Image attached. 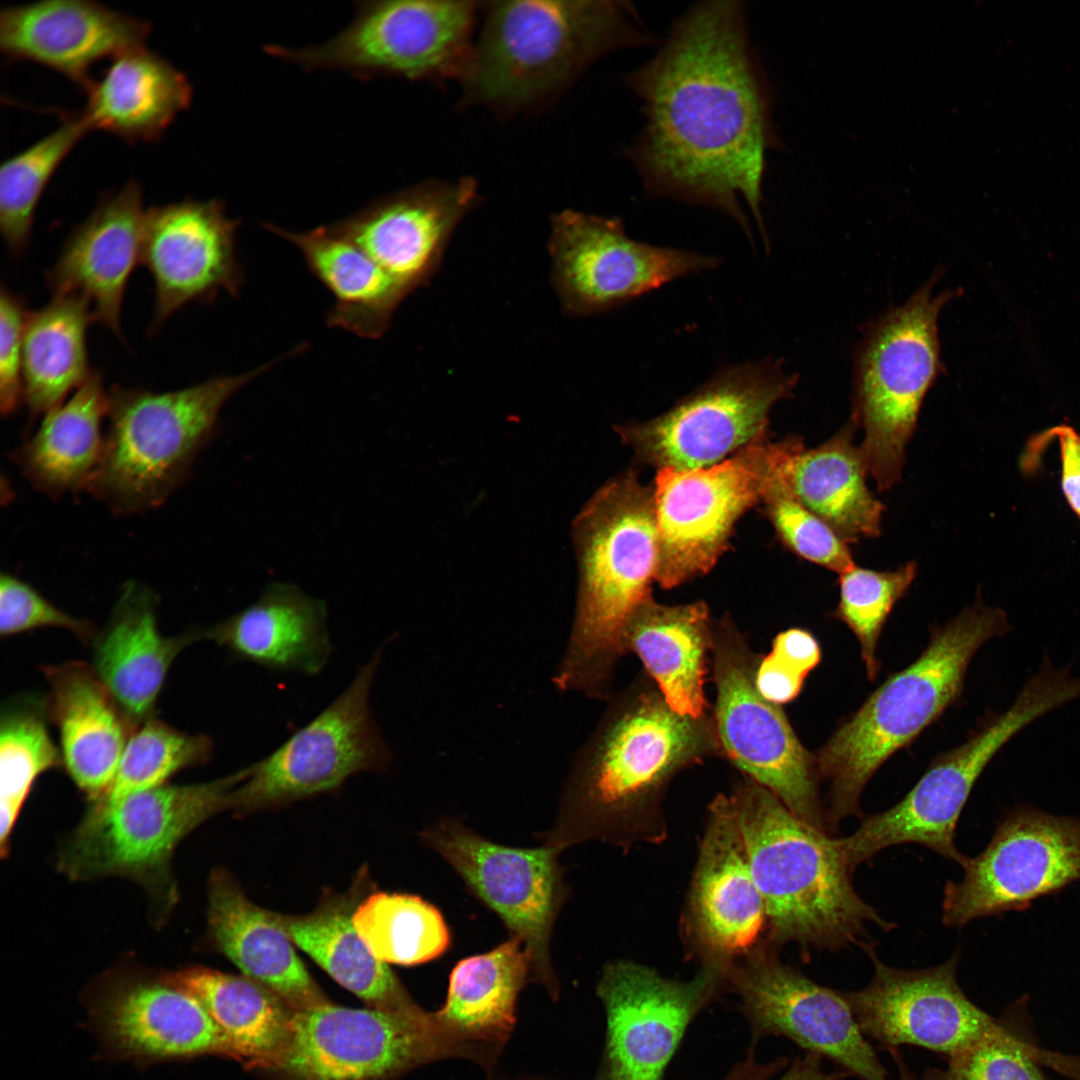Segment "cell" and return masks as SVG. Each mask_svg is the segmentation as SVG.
<instances>
[{
    "mask_svg": "<svg viewBox=\"0 0 1080 1080\" xmlns=\"http://www.w3.org/2000/svg\"><path fill=\"white\" fill-rule=\"evenodd\" d=\"M645 122L627 150L649 194L716 208L765 241L766 154L779 145L773 99L741 1H706L672 25L662 48L626 77Z\"/></svg>",
    "mask_w": 1080,
    "mask_h": 1080,
    "instance_id": "6da1fadb",
    "label": "cell"
},
{
    "mask_svg": "<svg viewBox=\"0 0 1080 1080\" xmlns=\"http://www.w3.org/2000/svg\"><path fill=\"white\" fill-rule=\"evenodd\" d=\"M719 755L711 712H676L641 675L610 703L580 752L545 844L561 851L586 840L622 847L662 840L661 802L672 779Z\"/></svg>",
    "mask_w": 1080,
    "mask_h": 1080,
    "instance_id": "7a4b0ae2",
    "label": "cell"
},
{
    "mask_svg": "<svg viewBox=\"0 0 1080 1080\" xmlns=\"http://www.w3.org/2000/svg\"><path fill=\"white\" fill-rule=\"evenodd\" d=\"M754 880L764 901L771 942L810 949H862L869 928L895 924L865 902L840 838L803 821L771 791L744 776L729 794Z\"/></svg>",
    "mask_w": 1080,
    "mask_h": 1080,
    "instance_id": "3957f363",
    "label": "cell"
},
{
    "mask_svg": "<svg viewBox=\"0 0 1080 1080\" xmlns=\"http://www.w3.org/2000/svg\"><path fill=\"white\" fill-rule=\"evenodd\" d=\"M461 80L463 106L498 113L534 109L615 50L652 43L626 1H496Z\"/></svg>",
    "mask_w": 1080,
    "mask_h": 1080,
    "instance_id": "277c9868",
    "label": "cell"
},
{
    "mask_svg": "<svg viewBox=\"0 0 1080 1080\" xmlns=\"http://www.w3.org/2000/svg\"><path fill=\"white\" fill-rule=\"evenodd\" d=\"M579 590L573 628L555 682L561 690L605 698L624 655V634L651 597L659 566L653 486L635 471L603 485L574 521Z\"/></svg>",
    "mask_w": 1080,
    "mask_h": 1080,
    "instance_id": "5b68a950",
    "label": "cell"
},
{
    "mask_svg": "<svg viewBox=\"0 0 1080 1080\" xmlns=\"http://www.w3.org/2000/svg\"><path fill=\"white\" fill-rule=\"evenodd\" d=\"M1010 629L1005 611L978 599L935 627L921 655L891 674L839 724L815 754L819 776L829 783L825 819L830 834L844 819L860 815V796L878 768L959 699L980 647Z\"/></svg>",
    "mask_w": 1080,
    "mask_h": 1080,
    "instance_id": "8992f818",
    "label": "cell"
},
{
    "mask_svg": "<svg viewBox=\"0 0 1080 1080\" xmlns=\"http://www.w3.org/2000/svg\"><path fill=\"white\" fill-rule=\"evenodd\" d=\"M278 361L174 391L111 386L103 454L88 491L118 515L165 503L219 433L224 405Z\"/></svg>",
    "mask_w": 1080,
    "mask_h": 1080,
    "instance_id": "52a82bcc",
    "label": "cell"
},
{
    "mask_svg": "<svg viewBox=\"0 0 1080 1080\" xmlns=\"http://www.w3.org/2000/svg\"><path fill=\"white\" fill-rule=\"evenodd\" d=\"M941 274L935 271L905 303L873 320L857 347L851 418L864 430L859 447L879 491L901 480L922 403L945 370L938 319L959 291L935 294Z\"/></svg>",
    "mask_w": 1080,
    "mask_h": 1080,
    "instance_id": "ba28073f",
    "label": "cell"
},
{
    "mask_svg": "<svg viewBox=\"0 0 1080 1080\" xmlns=\"http://www.w3.org/2000/svg\"><path fill=\"white\" fill-rule=\"evenodd\" d=\"M1080 697V679L1054 669L1044 657L1012 705L993 715L965 743L940 755L891 808L863 818L851 835L840 838L853 870L881 850L916 843L962 865L955 829L977 779L995 754L1019 731L1044 714Z\"/></svg>",
    "mask_w": 1080,
    "mask_h": 1080,
    "instance_id": "9c48e42d",
    "label": "cell"
},
{
    "mask_svg": "<svg viewBox=\"0 0 1080 1080\" xmlns=\"http://www.w3.org/2000/svg\"><path fill=\"white\" fill-rule=\"evenodd\" d=\"M479 5L474 1H361L352 22L329 40L301 49L270 45L265 50L307 71L461 81L473 53Z\"/></svg>",
    "mask_w": 1080,
    "mask_h": 1080,
    "instance_id": "30bf717a",
    "label": "cell"
},
{
    "mask_svg": "<svg viewBox=\"0 0 1080 1080\" xmlns=\"http://www.w3.org/2000/svg\"><path fill=\"white\" fill-rule=\"evenodd\" d=\"M249 766L189 785H162L108 806H91L60 855L74 880L122 875L170 896L169 864L178 843L211 816L234 810Z\"/></svg>",
    "mask_w": 1080,
    "mask_h": 1080,
    "instance_id": "8fae6325",
    "label": "cell"
},
{
    "mask_svg": "<svg viewBox=\"0 0 1080 1080\" xmlns=\"http://www.w3.org/2000/svg\"><path fill=\"white\" fill-rule=\"evenodd\" d=\"M711 656L716 686L711 715L722 756L797 817L829 833L815 754L800 742L782 708L758 691L761 656L728 616L713 622Z\"/></svg>",
    "mask_w": 1080,
    "mask_h": 1080,
    "instance_id": "7c38bea8",
    "label": "cell"
},
{
    "mask_svg": "<svg viewBox=\"0 0 1080 1080\" xmlns=\"http://www.w3.org/2000/svg\"><path fill=\"white\" fill-rule=\"evenodd\" d=\"M797 437L758 440L729 458L693 470H657L653 490L659 535L656 576L674 588L710 571L737 520L762 502Z\"/></svg>",
    "mask_w": 1080,
    "mask_h": 1080,
    "instance_id": "4fadbf2b",
    "label": "cell"
},
{
    "mask_svg": "<svg viewBox=\"0 0 1080 1080\" xmlns=\"http://www.w3.org/2000/svg\"><path fill=\"white\" fill-rule=\"evenodd\" d=\"M797 381L781 360L730 366L662 415L615 431L641 463L657 470L709 467L769 437L770 411L792 395Z\"/></svg>",
    "mask_w": 1080,
    "mask_h": 1080,
    "instance_id": "5bb4252c",
    "label": "cell"
},
{
    "mask_svg": "<svg viewBox=\"0 0 1080 1080\" xmlns=\"http://www.w3.org/2000/svg\"><path fill=\"white\" fill-rule=\"evenodd\" d=\"M433 1014L349 1008L331 1003L295 1010L286 1041L261 1071L278 1080H395L448 1056Z\"/></svg>",
    "mask_w": 1080,
    "mask_h": 1080,
    "instance_id": "9a60e30c",
    "label": "cell"
},
{
    "mask_svg": "<svg viewBox=\"0 0 1080 1080\" xmlns=\"http://www.w3.org/2000/svg\"><path fill=\"white\" fill-rule=\"evenodd\" d=\"M381 650L358 668L345 690L277 749L249 765L234 810L250 812L333 791L359 772L389 767L391 752L370 710Z\"/></svg>",
    "mask_w": 1080,
    "mask_h": 1080,
    "instance_id": "2e32d148",
    "label": "cell"
},
{
    "mask_svg": "<svg viewBox=\"0 0 1080 1080\" xmlns=\"http://www.w3.org/2000/svg\"><path fill=\"white\" fill-rule=\"evenodd\" d=\"M961 866L962 880L944 888V925L962 928L980 917L1024 910L1080 880V818L1013 809L985 850Z\"/></svg>",
    "mask_w": 1080,
    "mask_h": 1080,
    "instance_id": "e0dca14e",
    "label": "cell"
},
{
    "mask_svg": "<svg viewBox=\"0 0 1080 1080\" xmlns=\"http://www.w3.org/2000/svg\"><path fill=\"white\" fill-rule=\"evenodd\" d=\"M548 251L555 291L570 316L609 310L719 264L716 257L635 241L617 218L573 210L552 216Z\"/></svg>",
    "mask_w": 1080,
    "mask_h": 1080,
    "instance_id": "ac0fdd59",
    "label": "cell"
},
{
    "mask_svg": "<svg viewBox=\"0 0 1080 1080\" xmlns=\"http://www.w3.org/2000/svg\"><path fill=\"white\" fill-rule=\"evenodd\" d=\"M82 1003L103 1060L145 1068L203 1056L232 1059L204 1005L165 974L107 975L85 991Z\"/></svg>",
    "mask_w": 1080,
    "mask_h": 1080,
    "instance_id": "d6986e66",
    "label": "cell"
},
{
    "mask_svg": "<svg viewBox=\"0 0 1080 1080\" xmlns=\"http://www.w3.org/2000/svg\"><path fill=\"white\" fill-rule=\"evenodd\" d=\"M422 838L522 941L533 976L553 986L550 941L565 897L560 850L494 843L456 820L431 826Z\"/></svg>",
    "mask_w": 1080,
    "mask_h": 1080,
    "instance_id": "ffe728a7",
    "label": "cell"
},
{
    "mask_svg": "<svg viewBox=\"0 0 1080 1080\" xmlns=\"http://www.w3.org/2000/svg\"><path fill=\"white\" fill-rule=\"evenodd\" d=\"M742 958L728 966L725 982L739 996L754 1041L785 1036L861 1080H889L841 991L815 983L765 950Z\"/></svg>",
    "mask_w": 1080,
    "mask_h": 1080,
    "instance_id": "44dd1931",
    "label": "cell"
},
{
    "mask_svg": "<svg viewBox=\"0 0 1080 1080\" xmlns=\"http://www.w3.org/2000/svg\"><path fill=\"white\" fill-rule=\"evenodd\" d=\"M727 966L703 962L676 981L631 962L609 964L598 984L607 1016L605 1080H660L690 1021L725 983Z\"/></svg>",
    "mask_w": 1080,
    "mask_h": 1080,
    "instance_id": "7402d4cb",
    "label": "cell"
},
{
    "mask_svg": "<svg viewBox=\"0 0 1080 1080\" xmlns=\"http://www.w3.org/2000/svg\"><path fill=\"white\" fill-rule=\"evenodd\" d=\"M863 950L874 967L870 983L841 993L865 1036L887 1048L909 1044L950 1058L1005 1030L960 988L958 952L941 965L910 970L883 963L872 943Z\"/></svg>",
    "mask_w": 1080,
    "mask_h": 1080,
    "instance_id": "603a6c76",
    "label": "cell"
},
{
    "mask_svg": "<svg viewBox=\"0 0 1080 1080\" xmlns=\"http://www.w3.org/2000/svg\"><path fill=\"white\" fill-rule=\"evenodd\" d=\"M238 227L217 199H183L146 210L141 264L154 285L150 333L192 302H210L221 292L238 296L244 281Z\"/></svg>",
    "mask_w": 1080,
    "mask_h": 1080,
    "instance_id": "cb8c5ba5",
    "label": "cell"
},
{
    "mask_svg": "<svg viewBox=\"0 0 1080 1080\" xmlns=\"http://www.w3.org/2000/svg\"><path fill=\"white\" fill-rule=\"evenodd\" d=\"M478 201L472 177L429 180L385 195L331 225L407 297L437 271L456 226Z\"/></svg>",
    "mask_w": 1080,
    "mask_h": 1080,
    "instance_id": "d4e9b609",
    "label": "cell"
},
{
    "mask_svg": "<svg viewBox=\"0 0 1080 1080\" xmlns=\"http://www.w3.org/2000/svg\"><path fill=\"white\" fill-rule=\"evenodd\" d=\"M689 927L703 962L727 966L754 950L766 928L764 901L729 795L718 794L708 807L690 892Z\"/></svg>",
    "mask_w": 1080,
    "mask_h": 1080,
    "instance_id": "484cf974",
    "label": "cell"
},
{
    "mask_svg": "<svg viewBox=\"0 0 1080 1080\" xmlns=\"http://www.w3.org/2000/svg\"><path fill=\"white\" fill-rule=\"evenodd\" d=\"M135 179L104 193L88 217L73 227L56 262L45 273L55 296H71L89 308L93 322L123 340L125 290L141 263L146 210Z\"/></svg>",
    "mask_w": 1080,
    "mask_h": 1080,
    "instance_id": "4316f807",
    "label": "cell"
},
{
    "mask_svg": "<svg viewBox=\"0 0 1080 1080\" xmlns=\"http://www.w3.org/2000/svg\"><path fill=\"white\" fill-rule=\"evenodd\" d=\"M151 22L91 0H39L2 7L0 49L10 60L49 67L85 92L98 60L144 46Z\"/></svg>",
    "mask_w": 1080,
    "mask_h": 1080,
    "instance_id": "83f0119b",
    "label": "cell"
},
{
    "mask_svg": "<svg viewBox=\"0 0 1080 1080\" xmlns=\"http://www.w3.org/2000/svg\"><path fill=\"white\" fill-rule=\"evenodd\" d=\"M49 685L47 718L57 727L66 771L90 800L109 787L137 729L92 665L79 661L41 667Z\"/></svg>",
    "mask_w": 1080,
    "mask_h": 1080,
    "instance_id": "f1b7e54d",
    "label": "cell"
},
{
    "mask_svg": "<svg viewBox=\"0 0 1080 1080\" xmlns=\"http://www.w3.org/2000/svg\"><path fill=\"white\" fill-rule=\"evenodd\" d=\"M324 601L299 587L275 582L260 597L216 625L200 631L238 660L273 671L319 674L333 650Z\"/></svg>",
    "mask_w": 1080,
    "mask_h": 1080,
    "instance_id": "f546056e",
    "label": "cell"
},
{
    "mask_svg": "<svg viewBox=\"0 0 1080 1080\" xmlns=\"http://www.w3.org/2000/svg\"><path fill=\"white\" fill-rule=\"evenodd\" d=\"M158 597L146 585L126 583L110 620L94 639L93 669L136 723L152 717L176 656L201 639L200 631L164 637L157 626Z\"/></svg>",
    "mask_w": 1080,
    "mask_h": 1080,
    "instance_id": "4dcf8cb0",
    "label": "cell"
},
{
    "mask_svg": "<svg viewBox=\"0 0 1080 1080\" xmlns=\"http://www.w3.org/2000/svg\"><path fill=\"white\" fill-rule=\"evenodd\" d=\"M208 923L217 947L244 976L293 1009L328 1001L296 953L279 915L250 901L224 870H216L209 880Z\"/></svg>",
    "mask_w": 1080,
    "mask_h": 1080,
    "instance_id": "1f68e13d",
    "label": "cell"
},
{
    "mask_svg": "<svg viewBox=\"0 0 1080 1080\" xmlns=\"http://www.w3.org/2000/svg\"><path fill=\"white\" fill-rule=\"evenodd\" d=\"M712 644L713 622L702 601L664 605L651 596L624 634L625 652L641 660L669 706L694 718L710 713L704 684Z\"/></svg>",
    "mask_w": 1080,
    "mask_h": 1080,
    "instance_id": "d6a6232c",
    "label": "cell"
},
{
    "mask_svg": "<svg viewBox=\"0 0 1080 1080\" xmlns=\"http://www.w3.org/2000/svg\"><path fill=\"white\" fill-rule=\"evenodd\" d=\"M530 975L531 958L515 936L458 962L449 977L446 1001L433 1014L450 1055L502 1046L515 1023L518 994Z\"/></svg>",
    "mask_w": 1080,
    "mask_h": 1080,
    "instance_id": "836d02e7",
    "label": "cell"
},
{
    "mask_svg": "<svg viewBox=\"0 0 1080 1080\" xmlns=\"http://www.w3.org/2000/svg\"><path fill=\"white\" fill-rule=\"evenodd\" d=\"M111 60L86 91L81 113L90 130L107 131L130 143L158 140L190 106L189 79L145 45Z\"/></svg>",
    "mask_w": 1080,
    "mask_h": 1080,
    "instance_id": "e575fe53",
    "label": "cell"
},
{
    "mask_svg": "<svg viewBox=\"0 0 1080 1080\" xmlns=\"http://www.w3.org/2000/svg\"><path fill=\"white\" fill-rule=\"evenodd\" d=\"M108 408L103 373L93 369L70 399L43 415L37 431L10 453L11 461L51 498L88 491L103 454Z\"/></svg>",
    "mask_w": 1080,
    "mask_h": 1080,
    "instance_id": "d590c367",
    "label": "cell"
},
{
    "mask_svg": "<svg viewBox=\"0 0 1080 1080\" xmlns=\"http://www.w3.org/2000/svg\"><path fill=\"white\" fill-rule=\"evenodd\" d=\"M858 428L850 417L830 439L806 449L799 438L783 464L796 498L848 545L881 534L883 503L866 484L868 475L853 443Z\"/></svg>",
    "mask_w": 1080,
    "mask_h": 1080,
    "instance_id": "8d00e7d4",
    "label": "cell"
},
{
    "mask_svg": "<svg viewBox=\"0 0 1080 1080\" xmlns=\"http://www.w3.org/2000/svg\"><path fill=\"white\" fill-rule=\"evenodd\" d=\"M264 226L297 247L310 272L333 295L326 317L329 327L367 339L385 333L406 296L360 247L331 224L304 232Z\"/></svg>",
    "mask_w": 1080,
    "mask_h": 1080,
    "instance_id": "74e56055",
    "label": "cell"
},
{
    "mask_svg": "<svg viewBox=\"0 0 1080 1080\" xmlns=\"http://www.w3.org/2000/svg\"><path fill=\"white\" fill-rule=\"evenodd\" d=\"M165 975L204 1005L232 1059L262 1070L283 1047L295 1009L265 986L246 976L200 966Z\"/></svg>",
    "mask_w": 1080,
    "mask_h": 1080,
    "instance_id": "f35d334b",
    "label": "cell"
},
{
    "mask_svg": "<svg viewBox=\"0 0 1080 1080\" xmlns=\"http://www.w3.org/2000/svg\"><path fill=\"white\" fill-rule=\"evenodd\" d=\"M353 904L351 896L337 897L309 914L278 915L294 944L368 1007L401 1010L416 1005L355 929Z\"/></svg>",
    "mask_w": 1080,
    "mask_h": 1080,
    "instance_id": "ab89813d",
    "label": "cell"
},
{
    "mask_svg": "<svg viewBox=\"0 0 1080 1080\" xmlns=\"http://www.w3.org/2000/svg\"><path fill=\"white\" fill-rule=\"evenodd\" d=\"M93 318L76 297L55 296L26 322L23 348L24 404L30 423L62 404L91 371L87 330Z\"/></svg>",
    "mask_w": 1080,
    "mask_h": 1080,
    "instance_id": "60d3db41",
    "label": "cell"
},
{
    "mask_svg": "<svg viewBox=\"0 0 1080 1080\" xmlns=\"http://www.w3.org/2000/svg\"><path fill=\"white\" fill-rule=\"evenodd\" d=\"M90 130L81 112L65 114L49 134L0 167V229L9 253L23 255L41 196L56 169Z\"/></svg>",
    "mask_w": 1080,
    "mask_h": 1080,
    "instance_id": "b9f144b4",
    "label": "cell"
},
{
    "mask_svg": "<svg viewBox=\"0 0 1080 1080\" xmlns=\"http://www.w3.org/2000/svg\"><path fill=\"white\" fill-rule=\"evenodd\" d=\"M352 923L373 955L387 964L425 963L449 945L441 913L414 895L371 894L355 907Z\"/></svg>",
    "mask_w": 1080,
    "mask_h": 1080,
    "instance_id": "7bdbcfd3",
    "label": "cell"
},
{
    "mask_svg": "<svg viewBox=\"0 0 1080 1080\" xmlns=\"http://www.w3.org/2000/svg\"><path fill=\"white\" fill-rule=\"evenodd\" d=\"M44 701L22 696L5 704L0 717V848L8 841L20 810L35 780L59 767L61 752L46 725Z\"/></svg>",
    "mask_w": 1080,
    "mask_h": 1080,
    "instance_id": "ee69618b",
    "label": "cell"
},
{
    "mask_svg": "<svg viewBox=\"0 0 1080 1080\" xmlns=\"http://www.w3.org/2000/svg\"><path fill=\"white\" fill-rule=\"evenodd\" d=\"M212 752L208 736L191 735L151 717L128 740L112 782L92 806H108L162 786L180 770L207 763Z\"/></svg>",
    "mask_w": 1080,
    "mask_h": 1080,
    "instance_id": "f6af8a7d",
    "label": "cell"
},
{
    "mask_svg": "<svg viewBox=\"0 0 1080 1080\" xmlns=\"http://www.w3.org/2000/svg\"><path fill=\"white\" fill-rule=\"evenodd\" d=\"M916 574L915 561L885 571L854 565L839 574V601L831 617L843 622L859 641L861 658L871 681L881 668L876 649L883 627Z\"/></svg>",
    "mask_w": 1080,
    "mask_h": 1080,
    "instance_id": "bcb514c9",
    "label": "cell"
},
{
    "mask_svg": "<svg viewBox=\"0 0 1080 1080\" xmlns=\"http://www.w3.org/2000/svg\"><path fill=\"white\" fill-rule=\"evenodd\" d=\"M783 464L762 500L778 537L806 561L838 574L850 569L855 563L848 544L796 498L784 477Z\"/></svg>",
    "mask_w": 1080,
    "mask_h": 1080,
    "instance_id": "7dc6e473",
    "label": "cell"
},
{
    "mask_svg": "<svg viewBox=\"0 0 1080 1080\" xmlns=\"http://www.w3.org/2000/svg\"><path fill=\"white\" fill-rule=\"evenodd\" d=\"M1035 1060L1070 1072L1072 1064L1015 1037L1008 1030L989 1035L949 1058L937 1080H1044Z\"/></svg>",
    "mask_w": 1080,
    "mask_h": 1080,
    "instance_id": "c3c4849f",
    "label": "cell"
},
{
    "mask_svg": "<svg viewBox=\"0 0 1080 1080\" xmlns=\"http://www.w3.org/2000/svg\"><path fill=\"white\" fill-rule=\"evenodd\" d=\"M69 630L83 643H90L94 626L51 604L31 585L9 573L0 577V634L8 637L37 628Z\"/></svg>",
    "mask_w": 1080,
    "mask_h": 1080,
    "instance_id": "681fc988",
    "label": "cell"
},
{
    "mask_svg": "<svg viewBox=\"0 0 1080 1080\" xmlns=\"http://www.w3.org/2000/svg\"><path fill=\"white\" fill-rule=\"evenodd\" d=\"M30 311L23 296L1 286L0 292V410L11 416L24 404L23 348Z\"/></svg>",
    "mask_w": 1080,
    "mask_h": 1080,
    "instance_id": "f907efd6",
    "label": "cell"
},
{
    "mask_svg": "<svg viewBox=\"0 0 1080 1080\" xmlns=\"http://www.w3.org/2000/svg\"><path fill=\"white\" fill-rule=\"evenodd\" d=\"M1040 437L1058 441L1061 490L1068 505L1080 519V434L1074 427L1061 424L1044 431Z\"/></svg>",
    "mask_w": 1080,
    "mask_h": 1080,
    "instance_id": "816d5d0a",
    "label": "cell"
},
{
    "mask_svg": "<svg viewBox=\"0 0 1080 1080\" xmlns=\"http://www.w3.org/2000/svg\"><path fill=\"white\" fill-rule=\"evenodd\" d=\"M805 678L771 652L761 656L755 672V683L760 694L779 706L799 695Z\"/></svg>",
    "mask_w": 1080,
    "mask_h": 1080,
    "instance_id": "f5cc1de1",
    "label": "cell"
},
{
    "mask_svg": "<svg viewBox=\"0 0 1080 1080\" xmlns=\"http://www.w3.org/2000/svg\"><path fill=\"white\" fill-rule=\"evenodd\" d=\"M771 653L804 677H807L822 658L817 638L803 628H790L780 632L773 640Z\"/></svg>",
    "mask_w": 1080,
    "mask_h": 1080,
    "instance_id": "db71d44e",
    "label": "cell"
},
{
    "mask_svg": "<svg viewBox=\"0 0 1080 1080\" xmlns=\"http://www.w3.org/2000/svg\"><path fill=\"white\" fill-rule=\"evenodd\" d=\"M821 1056L806 1052L794 1060L780 1080H843L850 1076L846 1071H826L821 1064Z\"/></svg>",
    "mask_w": 1080,
    "mask_h": 1080,
    "instance_id": "11a10c76",
    "label": "cell"
},
{
    "mask_svg": "<svg viewBox=\"0 0 1080 1080\" xmlns=\"http://www.w3.org/2000/svg\"><path fill=\"white\" fill-rule=\"evenodd\" d=\"M787 1065L786 1058L760 1063L752 1055L736 1064L722 1080H767Z\"/></svg>",
    "mask_w": 1080,
    "mask_h": 1080,
    "instance_id": "9f6ffc18",
    "label": "cell"
},
{
    "mask_svg": "<svg viewBox=\"0 0 1080 1080\" xmlns=\"http://www.w3.org/2000/svg\"><path fill=\"white\" fill-rule=\"evenodd\" d=\"M892 1054H893V1057L895 1058V1061H896L897 1066H898L899 1080H916L914 1078V1076L908 1071V1069L906 1068V1065L904 1064L903 1060L901 1059V1057H899L900 1055L896 1053V1050H894ZM922 1080H937V1079L934 1076L933 1072H928V1073H926V1075L924 1076V1078Z\"/></svg>",
    "mask_w": 1080,
    "mask_h": 1080,
    "instance_id": "6f0895ef",
    "label": "cell"
}]
</instances>
